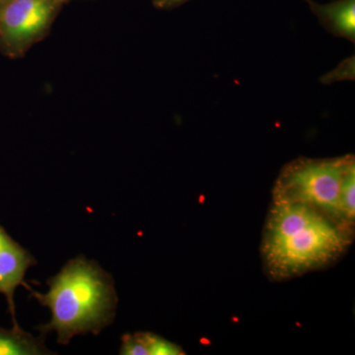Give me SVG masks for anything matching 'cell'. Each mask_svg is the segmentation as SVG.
Wrapping results in <instances>:
<instances>
[{
    "label": "cell",
    "instance_id": "1",
    "mask_svg": "<svg viewBox=\"0 0 355 355\" xmlns=\"http://www.w3.org/2000/svg\"><path fill=\"white\" fill-rule=\"evenodd\" d=\"M46 284L44 294L28 287L51 311L50 322L38 328L42 336L55 331L58 343L67 345L74 336L98 335L113 324L118 306L114 282L95 261L84 256L71 259Z\"/></svg>",
    "mask_w": 355,
    "mask_h": 355
},
{
    "label": "cell",
    "instance_id": "2",
    "mask_svg": "<svg viewBox=\"0 0 355 355\" xmlns=\"http://www.w3.org/2000/svg\"><path fill=\"white\" fill-rule=\"evenodd\" d=\"M349 241L345 224L305 203L275 198L263 251L270 272L288 277L334 260Z\"/></svg>",
    "mask_w": 355,
    "mask_h": 355
},
{
    "label": "cell",
    "instance_id": "3",
    "mask_svg": "<svg viewBox=\"0 0 355 355\" xmlns=\"http://www.w3.org/2000/svg\"><path fill=\"white\" fill-rule=\"evenodd\" d=\"M352 161L354 155L292 161L280 173L275 198L305 203L345 224L340 209V188Z\"/></svg>",
    "mask_w": 355,
    "mask_h": 355
},
{
    "label": "cell",
    "instance_id": "4",
    "mask_svg": "<svg viewBox=\"0 0 355 355\" xmlns=\"http://www.w3.org/2000/svg\"><path fill=\"white\" fill-rule=\"evenodd\" d=\"M67 0H11L0 9V51L9 58L24 57L50 34Z\"/></svg>",
    "mask_w": 355,
    "mask_h": 355
},
{
    "label": "cell",
    "instance_id": "5",
    "mask_svg": "<svg viewBox=\"0 0 355 355\" xmlns=\"http://www.w3.org/2000/svg\"><path fill=\"white\" fill-rule=\"evenodd\" d=\"M35 265L36 260L30 252L13 240L0 225V293L6 297L13 326H19L16 321L14 294L20 284H24L27 270Z\"/></svg>",
    "mask_w": 355,
    "mask_h": 355
},
{
    "label": "cell",
    "instance_id": "6",
    "mask_svg": "<svg viewBox=\"0 0 355 355\" xmlns=\"http://www.w3.org/2000/svg\"><path fill=\"white\" fill-rule=\"evenodd\" d=\"M305 1L327 31L354 43L355 0H336L328 4H319L314 0Z\"/></svg>",
    "mask_w": 355,
    "mask_h": 355
},
{
    "label": "cell",
    "instance_id": "7",
    "mask_svg": "<svg viewBox=\"0 0 355 355\" xmlns=\"http://www.w3.org/2000/svg\"><path fill=\"white\" fill-rule=\"evenodd\" d=\"M120 354L180 355L184 350L165 338L151 333L125 334L121 336Z\"/></svg>",
    "mask_w": 355,
    "mask_h": 355
},
{
    "label": "cell",
    "instance_id": "8",
    "mask_svg": "<svg viewBox=\"0 0 355 355\" xmlns=\"http://www.w3.org/2000/svg\"><path fill=\"white\" fill-rule=\"evenodd\" d=\"M44 354H53L44 345V336L36 338L19 326H13L10 330L0 328V355Z\"/></svg>",
    "mask_w": 355,
    "mask_h": 355
},
{
    "label": "cell",
    "instance_id": "9",
    "mask_svg": "<svg viewBox=\"0 0 355 355\" xmlns=\"http://www.w3.org/2000/svg\"><path fill=\"white\" fill-rule=\"evenodd\" d=\"M340 209L343 221L352 224L355 216V161L350 163L340 188Z\"/></svg>",
    "mask_w": 355,
    "mask_h": 355
},
{
    "label": "cell",
    "instance_id": "10",
    "mask_svg": "<svg viewBox=\"0 0 355 355\" xmlns=\"http://www.w3.org/2000/svg\"><path fill=\"white\" fill-rule=\"evenodd\" d=\"M354 58H347V60L338 65L330 73L322 78V83H331L336 80H345L354 79Z\"/></svg>",
    "mask_w": 355,
    "mask_h": 355
},
{
    "label": "cell",
    "instance_id": "11",
    "mask_svg": "<svg viewBox=\"0 0 355 355\" xmlns=\"http://www.w3.org/2000/svg\"><path fill=\"white\" fill-rule=\"evenodd\" d=\"M151 1L156 8L168 10V9L176 8V7L182 6L189 0H151Z\"/></svg>",
    "mask_w": 355,
    "mask_h": 355
},
{
    "label": "cell",
    "instance_id": "12",
    "mask_svg": "<svg viewBox=\"0 0 355 355\" xmlns=\"http://www.w3.org/2000/svg\"><path fill=\"white\" fill-rule=\"evenodd\" d=\"M10 1L11 0H0V9H1L2 7L6 6V4H8Z\"/></svg>",
    "mask_w": 355,
    "mask_h": 355
},
{
    "label": "cell",
    "instance_id": "13",
    "mask_svg": "<svg viewBox=\"0 0 355 355\" xmlns=\"http://www.w3.org/2000/svg\"><path fill=\"white\" fill-rule=\"evenodd\" d=\"M67 2L71 1V0H67Z\"/></svg>",
    "mask_w": 355,
    "mask_h": 355
}]
</instances>
